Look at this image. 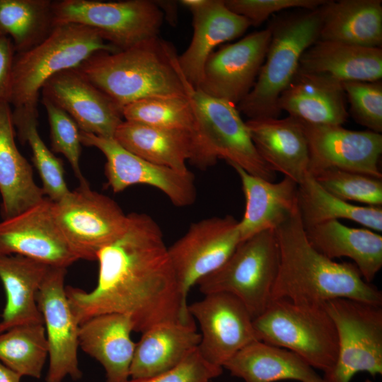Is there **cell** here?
Wrapping results in <instances>:
<instances>
[{
  "label": "cell",
  "mask_w": 382,
  "mask_h": 382,
  "mask_svg": "<svg viewBox=\"0 0 382 382\" xmlns=\"http://www.w3.org/2000/svg\"><path fill=\"white\" fill-rule=\"evenodd\" d=\"M127 216L122 234L96 255V287L88 292L65 287L76 320L80 325L100 314H124L141 333L160 323L193 320L159 226L144 213Z\"/></svg>",
  "instance_id": "cell-1"
},
{
  "label": "cell",
  "mask_w": 382,
  "mask_h": 382,
  "mask_svg": "<svg viewBox=\"0 0 382 382\" xmlns=\"http://www.w3.org/2000/svg\"><path fill=\"white\" fill-rule=\"evenodd\" d=\"M274 231L279 260L272 301L324 306L345 298L382 305V292L364 279L354 263L336 262L312 246L299 208Z\"/></svg>",
  "instance_id": "cell-2"
},
{
  "label": "cell",
  "mask_w": 382,
  "mask_h": 382,
  "mask_svg": "<svg viewBox=\"0 0 382 382\" xmlns=\"http://www.w3.org/2000/svg\"><path fill=\"white\" fill-rule=\"evenodd\" d=\"M120 109L156 96H189L195 88L182 72L173 44L158 36L115 52H95L76 68Z\"/></svg>",
  "instance_id": "cell-3"
},
{
  "label": "cell",
  "mask_w": 382,
  "mask_h": 382,
  "mask_svg": "<svg viewBox=\"0 0 382 382\" xmlns=\"http://www.w3.org/2000/svg\"><path fill=\"white\" fill-rule=\"evenodd\" d=\"M118 50L93 29L79 24L57 25L33 48L15 53L12 67L13 119H37L38 100L45 83L56 74L75 69L95 52Z\"/></svg>",
  "instance_id": "cell-4"
},
{
  "label": "cell",
  "mask_w": 382,
  "mask_h": 382,
  "mask_svg": "<svg viewBox=\"0 0 382 382\" xmlns=\"http://www.w3.org/2000/svg\"><path fill=\"white\" fill-rule=\"evenodd\" d=\"M275 21L271 40L255 84L237 105L249 119L279 117L278 101L295 76L303 53L319 39V9Z\"/></svg>",
  "instance_id": "cell-5"
},
{
  "label": "cell",
  "mask_w": 382,
  "mask_h": 382,
  "mask_svg": "<svg viewBox=\"0 0 382 382\" xmlns=\"http://www.w3.org/2000/svg\"><path fill=\"white\" fill-rule=\"evenodd\" d=\"M195 117L192 162L203 169L224 159L247 173L273 182L276 173L262 160L236 105L198 89L190 94Z\"/></svg>",
  "instance_id": "cell-6"
},
{
  "label": "cell",
  "mask_w": 382,
  "mask_h": 382,
  "mask_svg": "<svg viewBox=\"0 0 382 382\" xmlns=\"http://www.w3.org/2000/svg\"><path fill=\"white\" fill-rule=\"evenodd\" d=\"M253 323L258 340L295 353L324 375L334 367L337 334L324 306L272 300Z\"/></svg>",
  "instance_id": "cell-7"
},
{
  "label": "cell",
  "mask_w": 382,
  "mask_h": 382,
  "mask_svg": "<svg viewBox=\"0 0 382 382\" xmlns=\"http://www.w3.org/2000/svg\"><path fill=\"white\" fill-rule=\"evenodd\" d=\"M279 260L275 231H264L241 242L219 269L197 284L204 295L215 292L233 295L253 320L272 301Z\"/></svg>",
  "instance_id": "cell-8"
},
{
  "label": "cell",
  "mask_w": 382,
  "mask_h": 382,
  "mask_svg": "<svg viewBox=\"0 0 382 382\" xmlns=\"http://www.w3.org/2000/svg\"><path fill=\"white\" fill-rule=\"evenodd\" d=\"M55 26L79 24L95 30L118 50L158 35L164 13L156 1H53Z\"/></svg>",
  "instance_id": "cell-9"
},
{
  "label": "cell",
  "mask_w": 382,
  "mask_h": 382,
  "mask_svg": "<svg viewBox=\"0 0 382 382\" xmlns=\"http://www.w3.org/2000/svg\"><path fill=\"white\" fill-rule=\"evenodd\" d=\"M325 308L332 320L338 354L325 382H351L359 372L382 374V308L350 299H335Z\"/></svg>",
  "instance_id": "cell-10"
},
{
  "label": "cell",
  "mask_w": 382,
  "mask_h": 382,
  "mask_svg": "<svg viewBox=\"0 0 382 382\" xmlns=\"http://www.w3.org/2000/svg\"><path fill=\"white\" fill-rule=\"evenodd\" d=\"M55 221L79 260H96L97 253L124 231L128 216L110 197L80 185L53 202Z\"/></svg>",
  "instance_id": "cell-11"
},
{
  "label": "cell",
  "mask_w": 382,
  "mask_h": 382,
  "mask_svg": "<svg viewBox=\"0 0 382 382\" xmlns=\"http://www.w3.org/2000/svg\"><path fill=\"white\" fill-rule=\"evenodd\" d=\"M241 242L238 221L226 215L192 224L185 234L168 248L180 291L186 301L190 289L219 269Z\"/></svg>",
  "instance_id": "cell-12"
},
{
  "label": "cell",
  "mask_w": 382,
  "mask_h": 382,
  "mask_svg": "<svg viewBox=\"0 0 382 382\" xmlns=\"http://www.w3.org/2000/svg\"><path fill=\"white\" fill-rule=\"evenodd\" d=\"M81 144L100 150L106 158L105 174L114 192L134 185H146L163 192L176 207L191 205L197 190L192 173L179 172L144 160L128 151L113 138L80 131Z\"/></svg>",
  "instance_id": "cell-13"
},
{
  "label": "cell",
  "mask_w": 382,
  "mask_h": 382,
  "mask_svg": "<svg viewBox=\"0 0 382 382\" xmlns=\"http://www.w3.org/2000/svg\"><path fill=\"white\" fill-rule=\"evenodd\" d=\"M66 268L50 267L37 294L48 345L46 382H62L67 376L80 379L78 349L79 324L66 295Z\"/></svg>",
  "instance_id": "cell-14"
},
{
  "label": "cell",
  "mask_w": 382,
  "mask_h": 382,
  "mask_svg": "<svg viewBox=\"0 0 382 382\" xmlns=\"http://www.w3.org/2000/svg\"><path fill=\"white\" fill-rule=\"evenodd\" d=\"M188 311L200 326L198 351L212 364L223 368L236 352L258 340L250 314L232 294H206L203 299L188 305Z\"/></svg>",
  "instance_id": "cell-15"
},
{
  "label": "cell",
  "mask_w": 382,
  "mask_h": 382,
  "mask_svg": "<svg viewBox=\"0 0 382 382\" xmlns=\"http://www.w3.org/2000/svg\"><path fill=\"white\" fill-rule=\"evenodd\" d=\"M270 40L267 28L214 51L207 59L196 89L237 106L253 87Z\"/></svg>",
  "instance_id": "cell-16"
},
{
  "label": "cell",
  "mask_w": 382,
  "mask_h": 382,
  "mask_svg": "<svg viewBox=\"0 0 382 382\" xmlns=\"http://www.w3.org/2000/svg\"><path fill=\"white\" fill-rule=\"evenodd\" d=\"M53 201L44 198L0 222V255H18L52 267L67 268L79 257L54 218Z\"/></svg>",
  "instance_id": "cell-17"
},
{
  "label": "cell",
  "mask_w": 382,
  "mask_h": 382,
  "mask_svg": "<svg viewBox=\"0 0 382 382\" xmlns=\"http://www.w3.org/2000/svg\"><path fill=\"white\" fill-rule=\"evenodd\" d=\"M301 122L308 141L311 175L336 168L382 179L379 168L381 134L370 130H349L342 125Z\"/></svg>",
  "instance_id": "cell-18"
},
{
  "label": "cell",
  "mask_w": 382,
  "mask_h": 382,
  "mask_svg": "<svg viewBox=\"0 0 382 382\" xmlns=\"http://www.w3.org/2000/svg\"><path fill=\"white\" fill-rule=\"evenodd\" d=\"M41 93L43 98L65 111L81 132L113 138L124 120L121 109L76 68L50 78Z\"/></svg>",
  "instance_id": "cell-19"
},
{
  "label": "cell",
  "mask_w": 382,
  "mask_h": 382,
  "mask_svg": "<svg viewBox=\"0 0 382 382\" xmlns=\"http://www.w3.org/2000/svg\"><path fill=\"white\" fill-rule=\"evenodd\" d=\"M192 15L193 34L178 62L187 81L197 88L204 64L219 45L242 35L251 26L244 17L230 11L224 0H182Z\"/></svg>",
  "instance_id": "cell-20"
},
{
  "label": "cell",
  "mask_w": 382,
  "mask_h": 382,
  "mask_svg": "<svg viewBox=\"0 0 382 382\" xmlns=\"http://www.w3.org/2000/svg\"><path fill=\"white\" fill-rule=\"evenodd\" d=\"M250 136L262 160L299 185L310 174L309 150L301 122L294 117L249 119Z\"/></svg>",
  "instance_id": "cell-21"
},
{
  "label": "cell",
  "mask_w": 382,
  "mask_h": 382,
  "mask_svg": "<svg viewBox=\"0 0 382 382\" xmlns=\"http://www.w3.org/2000/svg\"><path fill=\"white\" fill-rule=\"evenodd\" d=\"M241 181L245 199L238 221L241 242L267 230H275L298 209V184L287 177L278 183L266 180L231 166Z\"/></svg>",
  "instance_id": "cell-22"
},
{
  "label": "cell",
  "mask_w": 382,
  "mask_h": 382,
  "mask_svg": "<svg viewBox=\"0 0 382 382\" xmlns=\"http://www.w3.org/2000/svg\"><path fill=\"white\" fill-rule=\"evenodd\" d=\"M342 83L330 77L297 71L279 98L289 116L311 125H342L349 116Z\"/></svg>",
  "instance_id": "cell-23"
},
{
  "label": "cell",
  "mask_w": 382,
  "mask_h": 382,
  "mask_svg": "<svg viewBox=\"0 0 382 382\" xmlns=\"http://www.w3.org/2000/svg\"><path fill=\"white\" fill-rule=\"evenodd\" d=\"M132 331L129 317L120 313L98 315L79 325V347L103 366L106 382L129 379L136 346Z\"/></svg>",
  "instance_id": "cell-24"
},
{
  "label": "cell",
  "mask_w": 382,
  "mask_h": 382,
  "mask_svg": "<svg viewBox=\"0 0 382 382\" xmlns=\"http://www.w3.org/2000/svg\"><path fill=\"white\" fill-rule=\"evenodd\" d=\"M200 340L194 320L153 325L136 343L129 378H149L175 368L197 349Z\"/></svg>",
  "instance_id": "cell-25"
},
{
  "label": "cell",
  "mask_w": 382,
  "mask_h": 382,
  "mask_svg": "<svg viewBox=\"0 0 382 382\" xmlns=\"http://www.w3.org/2000/svg\"><path fill=\"white\" fill-rule=\"evenodd\" d=\"M12 109L0 101V193L3 219L23 212L42 201L44 192L33 178V169L15 141Z\"/></svg>",
  "instance_id": "cell-26"
},
{
  "label": "cell",
  "mask_w": 382,
  "mask_h": 382,
  "mask_svg": "<svg viewBox=\"0 0 382 382\" xmlns=\"http://www.w3.org/2000/svg\"><path fill=\"white\" fill-rule=\"evenodd\" d=\"M298 70L342 83L381 81L382 49L318 40L303 53Z\"/></svg>",
  "instance_id": "cell-27"
},
{
  "label": "cell",
  "mask_w": 382,
  "mask_h": 382,
  "mask_svg": "<svg viewBox=\"0 0 382 382\" xmlns=\"http://www.w3.org/2000/svg\"><path fill=\"white\" fill-rule=\"evenodd\" d=\"M50 267L18 255H0V279L6 297L0 333L20 325L43 323L37 294Z\"/></svg>",
  "instance_id": "cell-28"
},
{
  "label": "cell",
  "mask_w": 382,
  "mask_h": 382,
  "mask_svg": "<svg viewBox=\"0 0 382 382\" xmlns=\"http://www.w3.org/2000/svg\"><path fill=\"white\" fill-rule=\"evenodd\" d=\"M223 368L245 382H325L323 376L295 353L260 340L243 347Z\"/></svg>",
  "instance_id": "cell-29"
},
{
  "label": "cell",
  "mask_w": 382,
  "mask_h": 382,
  "mask_svg": "<svg viewBox=\"0 0 382 382\" xmlns=\"http://www.w3.org/2000/svg\"><path fill=\"white\" fill-rule=\"evenodd\" d=\"M312 246L334 260L349 257L364 279L371 283L382 267V236L365 228L347 226L338 220L325 221L305 228Z\"/></svg>",
  "instance_id": "cell-30"
},
{
  "label": "cell",
  "mask_w": 382,
  "mask_h": 382,
  "mask_svg": "<svg viewBox=\"0 0 382 382\" xmlns=\"http://www.w3.org/2000/svg\"><path fill=\"white\" fill-rule=\"evenodd\" d=\"M318 9V40L381 48V0L327 1Z\"/></svg>",
  "instance_id": "cell-31"
},
{
  "label": "cell",
  "mask_w": 382,
  "mask_h": 382,
  "mask_svg": "<svg viewBox=\"0 0 382 382\" xmlns=\"http://www.w3.org/2000/svg\"><path fill=\"white\" fill-rule=\"evenodd\" d=\"M113 139L124 149L153 163L187 172L194 152L192 133L123 120Z\"/></svg>",
  "instance_id": "cell-32"
},
{
  "label": "cell",
  "mask_w": 382,
  "mask_h": 382,
  "mask_svg": "<svg viewBox=\"0 0 382 382\" xmlns=\"http://www.w3.org/2000/svg\"><path fill=\"white\" fill-rule=\"evenodd\" d=\"M298 208L305 228L345 219L382 231L381 207H361L342 200L323 188L311 173L298 185Z\"/></svg>",
  "instance_id": "cell-33"
},
{
  "label": "cell",
  "mask_w": 382,
  "mask_h": 382,
  "mask_svg": "<svg viewBox=\"0 0 382 382\" xmlns=\"http://www.w3.org/2000/svg\"><path fill=\"white\" fill-rule=\"evenodd\" d=\"M53 1L0 0V36L8 37L15 53L42 42L55 27Z\"/></svg>",
  "instance_id": "cell-34"
},
{
  "label": "cell",
  "mask_w": 382,
  "mask_h": 382,
  "mask_svg": "<svg viewBox=\"0 0 382 382\" xmlns=\"http://www.w3.org/2000/svg\"><path fill=\"white\" fill-rule=\"evenodd\" d=\"M47 357L43 323L20 325L0 333V361L22 376L39 379Z\"/></svg>",
  "instance_id": "cell-35"
},
{
  "label": "cell",
  "mask_w": 382,
  "mask_h": 382,
  "mask_svg": "<svg viewBox=\"0 0 382 382\" xmlns=\"http://www.w3.org/2000/svg\"><path fill=\"white\" fill-rule=\"evenodd\" d=\"M124 120L170 130L193 132L195 117L189 96L143 98L122 108Z\"/></svg>",
  "instance_id": "cell-36"
},
{
  "label": "cell",
  "mask_w": 382,
  "mask_h": 382,
  "mask_svg": "<svg viewBox=\"0 0 382 382\" xmlns=\"http://www.w3.org/2000/svg\"><path fill=\"white\" fill-rule=\"evenodd\" d=\"M18 137L30 147L33 163L39 173L45 195L58 202L71 192L65 182L62 161L51 151L39 134L37 119L13 120Z\"/></svg>",
  "instance_id": "cell-37"
},
{
  "label": "cell",
  "mask_w": 382,
  "mask_h": 382,
  "mask_svg": "<svg viewBox=\"0 0 382 382\" xmlns=\"http://www.w3.org/2000/svg\"><path fill=\"white\" fill-rule=\"evenodd\" d=\"M311 175L327 192L342 200L381 207V178L336 168L323 170Z\"/></svg>",
  "instance_id": "cell-38"
},
{
  "label": "cell",
  "mask_w": 382,
  "mask_h": 382,
  "mask_svg": "<svg viewBox=\"0 0 382 382\" xmlns=\"http://www.w3.org/2000/svg\"><path fill=\"white\" fill-rule=\"evenodd\" d=\"M42 103L47 115L52 151L66 158L81 185H88L80 170L81 142L77 124L65 111L48 99L42 97Z\"/></svg>",
  "instance_id": "cell-39"
},
{
  "label": "cell",
  "mask_w": 382,
  "mask_h": 382,
  "mask_svg": "<svg viewBox=\"0 0 382 382\" xmlns=\"http://www.w3.org/2000/svg\"><path fill=\"white\" fill-rule=\"evenodd\" d=\"M350 103V112L355 121L369 129L382 132V83L376 81H346L342 83Z\"/></svg>",
  "instance_id": "cell-40"
},
{
  "label": "cell",
  "mask_w": 382,
  "mask_h": 382,
  "mask_svg": "<svg viewBox=\"0 0 382 382\" xmlns=\"http://www.w3.org/2000/svg\"><path fill=\"white\" fill-rule=\"evenodd\" d=\"M232 12L246 18L253 26H258L271 14L290 8L316 10L328 0H224Z\"/></svg>",
  "instance_id": "cell-41"
},
{
  "label": "cell",
  "mask_w": 382,
  "mask_h": 382,
  "mask_svg": "<svg viewBox=\"0 0 382 382\" xmlns=\"http://www.w3.org/2000/svg\"><path fill=\"white\" fill-rule=\"evenodd\" d=\"M223 368L204 359L198 347L175 368L146 378L125 382H210L222 374Z\"/></svg>",
  "instance_id": "cell-42"
},
{
  "label": "cell",
  "mask_w": 382,
  "mask_h": 382,
  "mask_svg": "<svg viewBox=\"0 0 382 382\" xmlns=\"http://www.w3.org/2000/svg\"><path fill=\"white\" fill-rule=\"evenodd\" d=\"M15 55L11 40L0 36V101L10 103L12 94V67Z\"/></svg>",
  "instance_id": "cell-43"
},
{
  "label": "cell",
  "mask_w": 382,
  "mask_h": 382,
  "mask_svg": "<svg viewBox=\"0 0 382 382\" xmlns=\"http://www.w3.org/2000/svg\"><path fill=\"white\" fill-rule=\"evenodd\" d=\"M22 376L0 361V382H21Z\"/></svg>",
  "instance_id": "cell-44"
},
{
  "label": "cell",
  "mask_w": 382,
  "mask_h": 382,
  "mask_svg": "<svg viewBox=\"0 0 382 382\" xmlns=\"http://www.w3.org/2000/svg\"><path fill=\"white\" fill-rule=\"evenodd\" d=\"M364 382H374V381H372L370 380V379H366V380L364 381Z\"/></svg>",
  "instance_id": "cell-45"
}]
</instances>
